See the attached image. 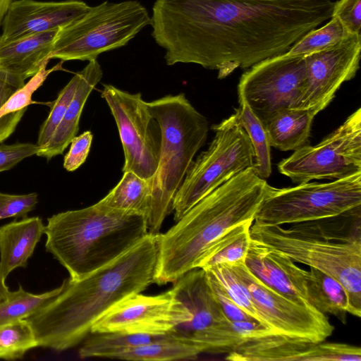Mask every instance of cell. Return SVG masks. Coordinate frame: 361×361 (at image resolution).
I'll use <instances>...</instances> for the list:
<instances>
[{"mask_svg": "<svg viewBox=\"0 0 361 361\" xmlns=\"http://www.w3.org/2000/svg\"><path fill=\"white\" fill-rule=\"evenodd\" d=\"M332 0H155L152 36L168 66L195 63L224 78L287 52L329 20Z\"/></svg>", "mask_w": 361, "mask_h": 361, "instance_id": "obj_1", "label": "cell"}, {"mask_svg": "<svg viewBox=\"0 0 361 361\" xmlns=\"http://www.w3.org/2000/svg\"><path fill=\"white\" fill-rule=\"evenodd\" d=\"M158 256V233L140 243L86 276L66 279L59 293L25 319L37 347L61 352L82 343L94 324L128 296L152 283Z\"/></svg>", "mask_w": 361, "mask_h": 361, "instance_id": "obj_2", "label": "cell"}, {"mask_svg": "<svg viewBox=\"0 0 361 361\" xmlns=\"http://www.w3.org/2000/svg\"><path fill=\"white\" fill-rule=\"evenodd\" d=\"M269 188L254 168L247 169L202 198L166 233H159L154 283H174L198 268L208 250L225 233L254 221Z\"/></svg>", "mask_w": 361, "mask_h": 361, "instance_id": "obj_3", "label": "cell"}, {"mask_svg": "<svg viewBox=\"0 0 361 361\" xmlns=\"http://www.w3.org/2000/svg\"><path fill=\"white\" fill-rule=\"evenodd\" d=\"M149 233L145 216L97 202L48 218L45 248L71 279L78 280L111 263Z\"/></svg>", "mask_w": 361, "mask_h": 361, "instance_id": "obj_4", "label": "cell"}, {"mask_svg": "<svg viewBox=\"0 0 361 361\" xmlns=\"http://www.w3.org/2000/svg\"><path fill=\"white\" fill-rule=\"evenodd\" d=\"M281 226L252 222L250 238L313 267L341 283L349 298L351 314L361 317V228L341 231L361 220V206L345 214Z\"/></svg>", "mask_w": 361, "mask_h": 361, "instance_id": "obj_5", "label": "cell"}, {"mask_svg": "<svg viewBox=\"0 0 361 361\" xmlns=\"http://www.w3.org/2000/svg\"><path fill=\"white\" fill-rule=\"evenodd\" d=\"M147 106L161 132L158 166L149 178L152 200L147 225L149 232L156 234L171 213L174 196L206 142L209 122L184 93L164 96Z\"/></svg>", "mask_w": 361, "mask_h": 361, "instance_id": "obj_6", "label": "cell"}, {"mask_svg": "<svg viewBox=\"0 0 361 361\" xmlns=\"http://www.w3.org/2000/svg\"><path fill=\"white\" fill-rule=\"evenodd\" d=\"M151 24L147 8L138 1H104L59 29L50 59L62 61L97 59L103 52L126 45Z\"/></svg>", "mask_w": 361, "mask_h": 361, "instance_id": "obj_7", "label": "cell"}, {"mask_svg": "<svg viewBox=\"0 0 361 361\" xmlns=\"http://www.w3.org/2000/svg\"><path fill=\"white\" fill-rule=\"evenodd\" d=\"M212 129L213 140L193 160L174 196L175 221L217 187L254 166V149L236 111Z\"/></svg>", "mask_w": 361, "mask_h": 361, "instance_id": "obj_8", "label": "cell"}, {"mask_svg": "<svg viewBox=\"0 0 361 361\" xmlns=\"http://www.w3.org/2000/svg\"><path fill=\"white\" fill-rule=\"evenodd\" d=\"M361 206V173L329 183L269 185L254 223L281 226L336 216Z\"/></svg>", "mask_w": 361, "mask_h": 361, "instance_id": "obj_9", "label": "cell"}, {"mask_svg": "<svg viewBox=\"0 0 361 361\" xmlns=\"http://www.w3.org/2000/svg\"><path fill=\"white\" fill-rule=\"evenodd\" d=\"M281 173L301 184L338 180L361 173V109L315 146L304 145L278 164Z\"/></svg>", "mask_w": 361, "mask_h": 361, "instance_id": "obj_10", "label": "cell"}, {"mask_svg": "<svg viewBox=\"0 0 361 361\" xmlns=\"http://www.w3.org/2000/svg\"><path fill=\"white\" fill-rule=\"evenodd\" d=\"M104 99L116 123L124 152L123 172L132 171L149 180L159 164L161 132L141 93H130L104 85Z\"/></svg>", "mask_w": 361, "mask_h": 361, "instance_id": "obj_11", "label": "cell"}, {"mask_svg": "<svg viewBox=\"0 0 361 361\" xmlns=\"http://www.w3.org/2000/svg\"><path fill=\"white\" fill-rule=\"evenodd\" d=\"M305 84V56L285 53L249 68L240 78L238 99L264 123L278 111L298 109Z\"/></svg>", "mask_w": 361, "mask_h": 361, "instance_id": "obj_12", "label": "cell"}, {"mask_svg": "<svg viewBox=\"0 0 361 361\" xmlns=\"http://www.w3.org/2000/svg\"><path fill=\"white\" fill-rule=\"evenodd\" d=\"M229 264L246 285L257 309L276 334L288 340L310 343L324 341L333 334L334 326L326 314L312 307L298 305L274 291L250 271L245 261Z\"/></svg>", "mask_w": 361, "mask_h": 361, "instance_id": "obj_13", "label": "cell"}, {"mask_svg": "<svg viewBox=\"0 0 361 361\" xmlns=\"http://www.w3.org/2000/svg\"><path fill=\"white\" fill-rule=\"evenodd\" d=\"M191 313L173 288L156 295L135 293L114 306L92 326V332L165 335L189 322Z\"/></svg>", "mask_w": 361, "mask_h": 361, "instance_id": "obj_14", "label": "cell"}, {"mask_svg": "<svg viewBox=\"0 0 361 361\" xmlns=\"http://www.w3.org/2000/svg\"><path fill=\"white\" fill-rule=\"evenodd\" d=\"M360 54L361 34H354L305 56L306 84L298 109H309L316 115L325 109L341 85L355 76Z\"/></svg>", "mask_w": 361, "mask_h": 361, "instance_id": "obj_15", "label": "cell"}, {"mask_svg": "<svg viewBox=\"0 0 361 361\" xmlns=\"http://www.w3.org/2000/svg\"><path fill=\"white\" fill-rule=\"evenodd\" d=\"M90 7L80 0H14L3 20L0 42L59 30L81 16Z\"/></svg>", "mask_w": 361, "mask_h": 361, "instance_id": "obj_16", "label": "cell"}, {"mask_svg": "<svg viewBox=\"0 0 361 361\" xmlns=\"http://www.w3.org/2000/svg\"><path fill=\"white\" fill-rule=\"evenodd\" d=\"M173 289L192 318L168 334L197 347V341L210 328L226 318L211 293L202 269L197 268L184 274L174 282Z\"/></svg>", "mask_w": 361, "mask_h": 361, "instance_id": "obj_17", "label": "cell"}, {"mask_svg": "<svg viewBox=\"0 0 361 361\" xmlns=\"http://www.w3.org/2000/svg\"><path fill=\"white\" fill-rule=\"evenodd\" d=\"M245 264L257 278L274 291L298 305L312 307L306 298L302 268L287 255L250 238Z\"/></svg>", "mask_w": 361, "mask_h": 361, "instance_id": "obj_18", "label": "cell"}, {"mask_svg": "<svg viewBox=\"0 0 361 361\" xmlns=\"http://www.w3.org/2000/svg\"><path fill=\"white\" fill-rule=\"evenodd\" d=\"M59 30L0 42V68L23 80L35 75L50 60Z\"/></svg>", "mask_w": 361, "mask_h": 361, "instance_id": "obj_19", "label": "cell"}, {"mask_svg": "<svg viewBox=\"0 0 361 361\" xmlns=\"http://www.w3.org/2000/svg\"><path fill=\"white\" fill-rule=\"evenodd\" d=\"M80 79L65 114L49 142L39 149L37 156L49 160L63 154L79 130V121L85 104L103 72L97 59L91 60L80 71Z\"/></svg>", "mask_w": 361, "mask_h": 361, "instance_id": "obj_20", "label": "cell"}, {"mask_svg": "<svg viewBox=\"0 0 361 361\" xmlns=\"http://www.w3.org/2000/svg\"><path fill=\"white\" fill-rule=\"evenodd\" d=\"M44 227L39 216L15 219L0 226V266L6 279L15 269L27 267Z\"/></svg>", "mask_w": 361, "mask_h": 361, "instance_id": "obj_21", "label": "cell"}, {"mask_svg": "<svg viewBox=\"0 0 361 361\" xmlns=\"http://www.w3.org/2000/svg\"><path fill=\"white\" fill-rule=\"evenodd\" d=\"M302 280L309 304L324 314L336 317L346 324L347 313H351L348 293L341 283L321 271L310 267L302 269Z\"/></svg>", "mask_w": 361, "mask_h": 361, "instance_id": "obj_22", "label": "cell"}, {"mask_svg": "<svg viewBox=\"0 0 361 361\" xmlns=\"http://www.w3.org/2000/svg\"><path fill=\"white\" fill-rule=\"evenodd\" d=\"M316 114L309 109H286L272 114L263 124L271 147L296 150L306 145Z\"/></svg>", "mask_w": 361, "mask_h": 361, "instance_id": "obj_23", "label": "cell"}, {"mask_svg": "<svg viewBox=\"0 0 361 361\" xmlns=\"http://www.w3.org/2000/svg\"><path fill=\"white\" fill-rule=\"evenodd\" d=\"M151 200L149 179L126 171L118 183L98 203L108 208L141 214L147 219Z\"/></svg>", "mask_w": 361, "mask_h": 361, "instance_id": "obj_24", "label": "cell"}, {"mask_svg": "<svg viewBox=\"0 0 361 361\" xmlns=\"http://www.w3.org/2000/svg\"><path fill=\"white\" fill-rule=\"evenodd\" d=\"M165 335L127 332H92L82 342L78 355L82 359L103 357L115 359L121 353L142 344L160 340Z\"/></svg>", "mask_w": 361, "mask_h": 361, "instance_id": "obj_25", "label": "cell"}, {"mask_svg": "<svg viewBox=\"0 0 361 361\" xmlns=\"http://www.w3.org/2000/svg\"><path fill=\"white\" fill-rule=\"evenodd\" d=\"M201 353L195 345L173 338L169 334L160 340L131 348L115 359L140 361L195 360Z\"/></svg>", "mask_w": 361, "mask_h": 361, "instance_id": "obj_26", "label": "cell"}, {"mask_svg": "<svg viewBox=\"0 0 361 361\" xmlns=\"http://www.w3.org/2000/svg\"><path fill=\"white\" fill-rule=\"evenodd\" d=\"M252 222L247 221L228 230L208 250L198 268L245 261L250 243V228Z\"/></svg>", "mask_w": 361, "mask_h": 361, "instance_id": "obj_27", "label": "cell"}, {"mask_svg": "<svg viewBox=\"0 0 361 361\" xmlns=\"http://www.w3.org/2000/svg\"><path fill=\"white\" fill-rule=\"evenodd\" d=\"M42 68L30 81L16 91L0 109V143L15 130L28 106L33 103V93L43 84L47 75L58 66Z\"/></svg>", "mask_w": 361, "mask_h": 361, "instance_id": "obj_28", "label": "cell"}, {"mask_svg": "<svg viewBox=\"0 0 361 361\" xmlns=\"http://www.w3.org/2000/svg\"><path fill=\"white\" fill-rule=\"evenodd\" d=\"M238 101L240 106L236 112L254 149L253 168L260 178L266 180L271 173V146L265 128L247 104L242 99Z\"/></svg>", "mask_w": 361, "mask_h": 361, "instance_id": "obj_29", "label": "cell"}, {"mask_svg": "<svg viewBox=\"0 0 361 361\" xmlns=\"http://www.w3.org/2000/svg\"><path fill=\"white\" fill-rule=\"evenodd\" d=\"M202 269L214 277L238 307L255 321L271 329L257 309L249 289L229 264H220Z\"/></svg>", "mask_w": 361, "mask_h": 361, "instance_id": "obj_30", "label": "cell"}, {"mask_svg": "<svg viewBox=\"0 0 361 361\" xmlns=\"http://www.w3.org/2000/svg\"><path fill=\"white\" fill-rule=\"evenodd\" d=\"M60 290L61 286L45 293L34 294L27 292L19 284L17 290L10 292L0 302V326L27 318L57 295Z\"/></svg>", "mask_w": 361, "mask_h": 361, "instance_id": "obj_31", "label": "cell"}, {"mask_svg": "<svg viewBox=\"0 0 361 361\" xmlns=\"http://www.w3.org/2000/svg\"><path fill=\"white\" fill-rule=\"evenodd\" d=\"M351 35L334 16L320 28L312 30L286 52L289 56H307L334 46Z\"/></svg>", "mask_w": 361, "mask_h": 361, "instance_id": "obj_32", "label": "cell"}, {"mask_svg": "<svg viewBox=\"0 0 361 361\" xmlns=\"http://www.w3.org/2000/svg\"><path fill=\"white\" fill-rule=\"evenodd\" d=\"M37 347L34 331L25 319L0 326V351L4 360L20 359L32 348Z\"/></svg>", "mask_w": 361, "mask_h": 361, "instance_id": "obj_33", "label": "cell"}, {"mask_svg": "<svg viewBox=\"0 0 361 361\" xmlns=\"http://www.w3.org/2000/svg\"><path fill=\"white\" fill-rule=\"evenodd\" d=\"M80 79V73L79 71L60 91L56 99L53 102L49 114L39 132L37 145L39 149L44 147L49 142L61 121L68 106L73 97Z\"/></svg>", "mask_w": 361, "mask_h": 361, "instance_id": "obj_34", "label": "cell"}, {"mask_svg": "<svg viewBox=\"0 0 361 361\" xmlns=\"http://www.w3.org/2000/svg\"><path fill=\"white\" fill-rule=\"evenodd\" d=\"M38 203L35 192L25 195H11L0 192V220L15 217L25 218Z\"/></svg>", "mask_w": 361, "mask_h": 361, "instance_id": "obj_35", "label": "cell"}, {"mask_svg": "<svg viewBox=\"0 0 361 361\" xmlns=\"http://www.w3.org/2000/svg\"><path fill=\"white\" fill-rule=\"evenodd\" d=\"M203 270L211 293L227 319L231 322L255 321L235 304L221 285L209 271Z\"/></svg>", "mask_w": 361, "mask_h": 361, "instance_id": "obj_36", "label": "cell"}, {"mask_svg": "<svg viewBox=\"0 0 361 361\" xmlns=\"http://www.w3.org/2000/svg\"><path fill=\"white\" fill-rule=\"evenodd\" d=\"M331 16L337 18L349 34H360L361 0L334 2Z\"/></svg>", "mask_w": 361, "mask_h": 361, "instance_id": "obj_37", "label": "cell"}, {"mask_svg": "<svg viewBox=\"0 0 361 361\" xmlns=\"http://www.w3.org/2000/svg\"><path fill=\"white\" fill-rule=\"evenodd\" d=\"M92 139V133L87 130L71 140L70 149L65 155L63 160V167L66 170L74 171L85 161Z\"/></svg>", "mask_w": 361, "mask_h": 361, "instance_id": "obj_38", "label": "cell"}, {"mask_svg": "<svg viewBox=\"0 0 361 361\" xmlns=\"http://www.w3.org/2000/svg\"><path fill=\"white\" fill-rule=\"evenodd\" d=\"M39 150V146L32 143L0 145V172L12 169L27 157L37 155Z\"/></svg>", "mask_w": 361, "mask_h": 361, "instance_id": "obj_39", "label": "cell"}, {"mask_svg": "<svg viewBox=\"0 0 361 361\" xmlns=\"http://www.w3.org/2000/svg\"><path fill=\"white\" fill-rule=\"evenodd\" d=\"M25 84L23 78L0 68V109Z\"/></svg>", "mask_w": 361, "mask_h": 361, "instance_id": "obj_40", "label": "cell"}, {"mask_svg": "<svg viewBox=\"0 0 361 361\" xmlns=\"http://www.w3.org/2000/svg\"><path fill=\"white\" fill-rule=\"evenodd\" d=\"M6 278L3 275L0 266V302L4 300L10 293L8 287L6 284Z\"/></svg>", "mask_w": 361, "mask_h": 361, "instance_id": "obj_41", "label": "cell"}, {"mask_svg": "<svg viewBox=\"0 0 361 361\" xmlns=\"http://www.w3.org/2000/svg\"><path fill=\"white\" fill-rule=\"evenodd\" d=\"M14 0H0V26L11 4Z\"/></svg>", "mask_w": 361, "mask_h": 361, "instance_id": "obj_42", "label": "cell"}, {"mask_svg": "<svg viewBox=\"0 0 361 361\" xmlns=\"http://www.w3.org/2000/svg\"><path fill=\"white\" fill-rule=\"evenodd\" d=\"M0 359H4L2 353L0 351Z\"/></svg>", "mask_w": 361, "mask_h": 361, "instance_id": "obj_43", "label": "cell"}]
</instances>
